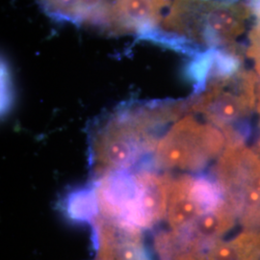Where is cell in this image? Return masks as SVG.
Listing matches in <instances>:
<instances>
[{
    "label": "cell",
    "instance_id": "obj_9",
    "mask_svg": "<svg viewBox=\"0 0 260 260\" xmlns=\"http://www.w3.org/2000/svg\"><path fill=\"white\" fill-rule=\"evenodd\" d=\"M64 209L68 218L76 222H91L99 217V198L95 187H85L66 197Z\"/></svg>",
    "mask_w": 260,
    "mask_h": 260
},
{
    "label": "cell",
    "instance_id": "obj_4",
    "mask_svg": "<svg viewBox=\"0 0 260 260\" xmlns=\"http://www.w3.org/2000/svg\"><path fill=\"white\" fill-rule=\"evenodd\" d=\"M205 121L187 109L185 116L180 117L158 141L155 148L157 166L198 172L220 157L228 145L225 134L213 123Z\"/></svg>",
    "mask_w": 260,
    "mask_h": 260
},
{
    "label": "cell",
    "instance_id": "obj_11",
    "mask_svg": "<svg viewBox=\"0 0 260 260\" xmlns=\"http://www.w3.org/2000/svg\"><path fill=\"white\" fill-rule=\"evenodd\" d=\"M247 3L251 8L252 14L255 15L257 19H260V0H247Z\"/></svg>",
    "mask_w": 260,
    "mask_h": 260
},
{
    "label": "cell",
    "instance_id": "obj_5",
    "mask_svg": "<svg viewBox=\"0 0 260 260\" xmlns=\"http://www.w3.org/2000/svg\"><path fill=\"white\" fill-rule=\"evenodd\" d=\"M225 202L245 230L260 229V156L245 144L228 145L214 170Z\"/></svg>",
    "mask_w": 260,
    "mask_h": 260
},
{
    "label": "cell",
    "instance_id": "obj_3",
    "mask_svg": "<svg viewBox=\"0 0 260 260\" xmlns=\"http://www.w3.org/2000/svg\"><path fill=\"white\" fill-rule=\"evenodd\" d=\"M150 106L121 109L95 131L92 157L96 176L133 166L145 154L155 150L156 130L162 128Z\"/></svg>",
    "mask_w": 260,
    "mask_h": 260
},
{
    "label": "cell",
    "instance_id": "obj_6",
    "mask_svg": "<svg viewBox=\"0 0 260 260\" xmlns=\"http://www.w3.org/2000/svg\"><path fill=\"white\" fill-rule=\"evenodd\" d=\"M102 217L93 222L99 260H149L141 231Z\"/></svg>",
    "mask_w": 260,
    "mask_h": 260
},
{
    "label": "cell",
    "instance_id": "obj_2",
    "mask_svg": "<svg viewBox=\"0 0 260 260\" xmlns=\"http://www.w3.org/2000/svg\"><path fill=\"white\" fill-rule=\"evenodd\" d=\"M258 86L257 76L245 67L228 73L210 72L187 101L188 108L223 130L228 145L245 144L249 120L257 106Z\"/></svg>",
    "mask_w": 260,
    "mask_h": 260
},
{
    "label": "cell",
    "instance_id": "obj_7",
    "mask_svg": "<svg viewBox=\"0 0 260 260\" xmlns=\"http://www.w3.org/2000/svg\"><path fill=\"white\" fill-rule=\"evenodd\" d=\"M193 176L183 175L172 179L168 198V223L173 232L179 233L190 228L206 213L197 201L192 190Z\"/></svg>",
    "mask_w": 260,
    "mask_h": 260
},
{
    "label": "cell",
    "instance_id": "obj_10",
    "mask_svg": "<svg viewBox=\"0 0 260 260\" xmlns=\"http://www.w3.org/2000/svg\"><path fill=\"white\" fill-rule=\"evenodd\" d=\"M246 54L252 60L255 72L260 77V19L251 28Z\"/></svg>",
    "mask_w": 260,
    "mask_h": 260
},
{
    "label": "cell",
    "instance_id": "obj_1",
    "mask_svg": "<svg viewBox=\"0 0 260 260\" xmlns=\"http://www.w3.org/2000/svg\"><path fill=\"white\" fill-rule=\"evenodd\" d=\"M251 15L247 0H174L160 41L196 54L239 47Z\"/></svg>",
    "mask_w": 260,
    "mask_h": 260
},
{
    "label": "cell",
    "instance_id": "obj_12",
    "mask_svg": "<svg viewBox=\"0 0 260 260\" xmlns=\"http://www.w3.org/2000/svg\"><path fill=\"white\" fill-rule=\"evenodd\" d=\"M257 113H258V138H257V153L260 156V85L258 86V92H257Z\"/></svg>",
    "mask_w": 260,
    "mask_h": 260
},
{
    "label": "cell",
    "instance_id": "obj_8",
    "mask_svg": "<svg viewBox=\"0 0 260 260\" xmlns=\"http://www.w3.org/2000/svg\"><path fill=\"white\" fill-rule=\"evenodd\" d=\"M205 255L207 260H260V229L245 230L230 240L216 242Z\"/></svg>",
    "mask_w": 260,
    "mask_h": 260
}]
</instances>
